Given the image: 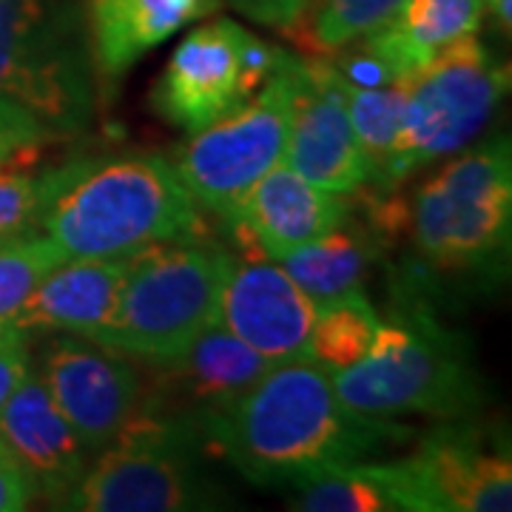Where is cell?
I'll return each mask as SVG.
<instances>
[{
	"label": "cell",
	"mask_w": 512,
	"mask_h": 512,
	"mask_svg": "<svg viewBox=\"0 0 512 512\" xmlns=\"http://www.w3.org/2000/svg\"><path fill=\"white\" fill-rule=\"evenodd\" d=\"M404 436L407 427L339 402L330 373L313 359H285L205 424L202 447L228 458L254 484L296 487Z\"/></svg>",
	"instance_id": "obj_1"
},
{
	"label": "cell",
	"mask_w": 512,
	"mask_h": 512,
	"mask_svg": "<svg viewBox=\"0 0 512 512\" xmlns=\"http://www.w3.org/2000/svg\"><path fill=\"white\" fill-rule=\"evenodd\" d=\"M40 225L66 256H131L160 242L205 239L200 205L160 154L69 163V180Z\"/></svg>",
	"instance_id": "obj_2"
},
{
	"label": "cell",
	"mask_w": 512,
	"mask_h": 512,
	"mask_svg": "<svg viewBox=\"0 0 512 512\" xmlns=\"http://www.w3.org/2000/svg\"><path fill=\"white\" fill-rule=\"evenodd\" d=\"M328 373L339 402L373 419H456L481 404V379L464 345L419 308L382 322L356 365Z\"/></svg>",
	"instance_id": "obj_3"
},
{
	"label": "cell",
	"mask_w": 512,
	"mask_h": 512,
	"mask_svg": "<svg viewBox=\"0 0 512 512\" xmlns=\"http://www.w3.org/2000/svg\"><path fill=\"white\" fill-rule=\"evenodd\" d=\"M83 0H0V94L52 137L92 123L97 103Z\"/></svg>",
	"instance_id": "obj_4"
},
{
	"label": "cell",
	"mask_w": 512,
	"mask_h": 512,
	"mask_svg": "<svg viewBox=\"0 0 512 512\" xmlns=\"http://www.w3.org/2000/svg\"><path fill=\"white\" fill-rule=\"evenodd\" d=\"M234 254L202 239L160 242L126 259V279L103 348L148 365L174 359L217 319Z\"/></svg>",
	"instance_id": "obj_5"
},
{
	"label": "cell",
	"mask_w": 512,
	"mask_h": 512,
	"mask_svg": "<svg viewBox=\"0 0 512 512\" xmlns=\"http://www.w3.org/2000/svg\"><path fill=\"white\" fill-rule=\"evenodd\" d=\"M421 259L441 274L501 271L510 254L512 154L495 137L441 165L410 211Z\"/></svg>",
	"instance_id": "obj_6"
},
{
	"label": "cell",
	"mask_w": 512,
	"mask_h": 512,
	"mask_svg": "<svg viewBox=\"0 0 512 512\" xmlns=\"http://www.w3.org/2000/svg\"><path fill=\"white\" fill-rule=\"evenodd\" d=\"M404 83L402 131L376 183L384 191L467 146L510 89V69L467 35L439 49Z\"/></svg>",
	"instance_id": "obj_7"
},
{
	"label": "cell",
	"mask_w": 512,
	"mask_h": 512,
	"mask_svg": "<svg viewBox=\"0 0 512 512\" xmlns=\"http://www.w3.org/2000/svg\"><path fill=\"white\" fill-rule=\"evenodd\" d=\"M200 436L183 424L137 416L97 453L80 484L57 510L72 512H183L222 507L202 476Z\"/></svg>",
	"instance_id": "obj_8"
},
{
	"label": "cell",
	"mask_w": 512,
	"mask_h": 512,
	"mask_svg": "<svg viewBox=\"0 0 512 512\" xmlns=\"http://www.w3.org/2000/svg\"><path fill=\"white\" fill-rule=\"evenodd\" d=\"M291 60L228 18L202 23L177 46L151 89L157 117L188 134L248 103L256 89Z\"/></svg>",
	"instance_id": "obj_9"
},
{
	"label": "cell",
	"mask_w": 512,
	"mask_h": 512,
	"mask_svg": "<svg viewBox=\"0 0 512 512\" xmlns=\"http://www.w3.org/2000/svg\"><path fill=\"white\" fill-rule=\"evenodd\" d=\"M293 57V55H291ZM291 63V60H288ZM288 63L237 111L191 134L174 168L200 208L228 222L251 185L285 157L291 74Z\"/></svg>",
	"instance_id": "obj_10"
},
{
	"label": "cell",
	"mask_w": 512,
	"mask_h": 512,
	"mask_svg": "<svg viewBox=\"0 0 512 512\" xmlns=\"http://www.w3.org/2000/svg\"><path fill=\"white\" fill-rule=\"evenodd\" d=\"M396 510L507 512L512 510V461L498 441L476 427H444L413 456L373 464Z\"/></svg>",
	"instance_id": "obj_11"
},
{
	"label": "cell",
	"mask_w": 512,
	"mask_h": 512,
	"mask_svg": "<svg viewBox=\"0 0 512 512\" xmlns=\"http://www.w3.org/2000/svg\"><path fill=\"white\" fill-rule=\"evenodd\" d=\"M271 365L276 362L211 322L183 353L151 365V379L143 382L140 413L183 424L202 441L205 424L251 390Z\"/></svg>",
	"instance_id": "obj_12"
},
{
	"label": "cell",
	"mask_w": 512,
	"mask_h": 512,
	"mask_svg": "<svg viewBox=\"0 0 512 512\" xmlns=\"http://www.w3.org/2000/svg\"><path fill=\"white\" fill-rule=\"evenodd\" d=\"M288 143L285 163L330 194H353L367 183V165L353 137L345 103L348 80L333 60L311 57L288 63Z\"/></svg>",
	"instance_id": "obj_13"
},
{
	"label": "cell",
	"mask_w": 512,
	"mask_h": 512,
	"mask_svg": "<svg viewBox=\"0 0 512 512\" xmlns=\"http://www.w3.org/2000/svg\"><path fill=\"white\" fill-rule=\"evenodd\" d=\"M40 379L86 453L106 450L140 416V373L123 353L92 339L72 333L55 339L43 353Z\"/></svg>",
	"instance_id": "obj_14"
},
{
	"label": "cell",
	"mask_w": 512,
	"mask_h": 512,
	"mask_svg": "<svg viewBox=\"0 0 512 512\" xmlns=\"http://www.w3.org/2000/svg\"><path fill=\"white\" fill-rule=\"evenodd\" d=\"M214 322L271 362L308 359L316 302L271 256H234Z\"/></svg>",
	"instance_id": "obj_15"
},
{
	"label": "cell",
	"mask_w": 512,
	"mask_h": 512,
	"mask_svg": "<svg viewBox=\"0 0 512 512\" xmlns=\"http://www.w3.org/2000/svg\"><path fill=\"white\" fill-rule=\"evenodd\" d=\"M342 194L308 183L285 160L268 168L242 197L237 214L225 222L245 248L282 259L293 248L336 231L348 220Z\"/></svg>",
	"instance_id": "obj_16"
},
{
	"label": "cell",
	"mask_w": 512,
	"mask_h": 512,
	"mask_svg": "<svg viewBox=\"0 0 512 512\" xmlns=\"http://www.w3.org/2000/svg\"><path fill=\"white\" fill-rule=\"evenodd\" d=\"M0 441L29 476L35 495L60 507L86 473V447L63 419L37 373L15 387L0 413Z\"/></svg>",
	"instance_id": "obj_17"
},
{
	"label": "cell",
	"mask_w": 512,
	"mask_h": 512,
	"mask_svg": "<svg viewBox=\"0 0 512 512\" xmlns=\"http://www.w3.org/2000/svg\"><path fill=\"white\" fill-rule=\"evenodd\" d=\"M128 256H69L40 279L12 325L23 333L60 330L103 342L126 279Z\"/></svg>",
	"instance_id": "obj_18"
},
{
	"label": "cell",
	"mask_w": 512,
	"mask_h": 512,
	"mask_svg": "<svg viewBox=\"0 0 512 512\" xmlns=\"http://www.w3.org/2000/svg\"><path fill=\"white\" fill-rule=\"evenodd\" d=\"M220 6L222 0H83L97 86L111 92L137 60Z\"/></svg>",
	"instance_id": "obj_19"
},
{
	"label": "cell",
	"mask_w": 512,
	"mask_h": 512,
	"mask_svg": "<svg viewBox=\"0 0 512 512\" xmlns=\"http://www.w3.org/2000/svg\"><path fill=\"white\" fill-rule=\"evenodd\" d=\"M484 9L487 0H407L396 18L359 40L402 83L447 43L476 35Z\"/></svg>",
	"instance_id": "obj_20"
},
{
	"label": "cell",
	"mask_w": 512,
	"mask_h": 512,
	"mask_svg": "<svg viewBox=\"0 0 512 512\" xmlns=\"http://www.w3.org/2000/svg\"><path fill=\"white\" fill-rule=\"evenodd\" d=\"M276 262H282V268L291 274L293 282L316 305H325L353 291H362V279L370 262V245L359 234L342 231L339 225L336 231L293 248L291 254Z\"/></svg>",
	"instance_id": "obj_21"
},
{
	"label": "cell",
	"mask_w": 512,
	"mask_h": 512,
	"mask_svg": "<svg viewBox=\"0 0 512 512\" xmlns=\"http://www.w3.org/2000/svg\"><path fill=\"white\" fill-rule=\"evenodd\" d=\"M379 328H382V319L362 291L325 302L316 308L308 359L325 370L356 365L370 350Z\"/></svg>",
	"instance_id": "obj_22"
},
{
	"label": "cell",
	"mask_w": 512,
	"mask_h": 512,
	"mask_svg": "<svg viewBox=\"0 0 512 512\" xmlns=\"http://www.w3.org/2000/svg\"><path fill=\"white\" fill-rule=\"evenodd\" d=\"M345 103L353 137L365 157L367 180L379 183L384 165L390 160L399 131H402L407 83L387 86H345Z\"/></svg>",
	"instance_id": "obj_23"
},
{
	"label": "cell",
	"mask_w": 512,
	"mask_h": 512,
	"mask_svg": "<svg viewBox=\"0 0 512 512\" xmlns=\"http://www.w3.org/2000/svg\"><path fill=\"white\" fill-rule=\"evenodd\" d=\"M404 3L407 0H313L305 18L288 32H299V40L319 55H336L390 23Z\"/></svg>",
	"instance_id": "obj_24"
},
{
	"label": "cell",
	"mask_w": 512,
	"mask_h": 512,
	"mask_svg": "<svg viewBox=\"0 0 512 512\" xmlns=\"http://www.w3.org/2000/svg\"><path fill=\"white\" fill-rule=\"evenodd\" d=\"M299 495L293 510L299 512H393L396 504L373 464H345L296 484Z\"/></svg>",
	"instance_id": "obj_25"
},
{
	"label": "cell",
	"mask_w": 512,
	"mask_h": 512,
	"mask_svg": "<svg viewBox=\"0 0 512 512\" xmlns=\"http://www.w3.org/2000/svg\"><path fill=\"white\" fill-rule=\"evenodd\" d=\"M69 259L49 237L15 234L0 239V328L12 325L40 279Z\"/></svg>",
	"instance_id": "obj_26"
},
{
	"label": "cell",
	"mask_w": 512,
	"mask_h": 512,
	"mask_svg": "<svg viewBox=\"0 0 512 512\" xmlns=\"http://www.w3.org/2000/svg\"><path fill=\"white\" fill-rule=\"evenodd\" d=\"M69 180V163L46 171H29L26 163L0 168V239L26 234L43 222L46 208Z\"/></svg>",
	"instance_id": "obj_27"
},
{
	"label": "cell",
	"mask_w": 512,
	"mask_h": 512,
	"mask_svg": "<svg viewBox=\"0 0 512 512\" xmlns=\"http://www.w3.org/2000/svg\"><path fill=\"white\" fill-rule=\"evenodd\" d=\"M49 137L52 134L40 126L35 114L0 94V168L12 163L32 165Z\"/></svg>",
	"instance_id": "obj_28"
},
{
	"label": "cell",
	"mask_w": 512,
	"mask_h": 512,
	"mask_svg": "<svg viewBox=\"0 0 512 512\" xmlns=\"http://www.w3.org/2000/svg\"><path fill=\"white\" fill-rule=\"evenodd\" d=\"M26 373H29L26 333L18 325H6L0 328V413L9 396L15 393V387L26 379Z\"/></svg>",
	"instance_id": "obj_29"
},
{
	"label": "cell",
	"mask_w": 512,
	"mask_h": 512,
	"mask_svg": "<svg viewBox=\"0 0 512 512\" xmlns=\"http://www.w3.org/2000/svg\"><path fill=\"white\" fill-rule=\"evenodd\" d=\"M228 3L245 18L288 32L293 23L305 18L313 0H228Z\"/></svg>",
	"instance_id": "obj_30"
},
{
	"label": "cell",
	"mask_w": 512,
	"mask_h": 512,
	"mask_svg": "<svg viewBox=\"0 0 512 512\" xmlns=\"http://www.w3.org/2000/svg\"><path fill=\"white\" fill-rule=\"evenodd\" d=\"M32 498H35L32 481L0 441V512L26 510L32 504Z\"/></svg>",
	"instance_id": "obj_31"
},
{
	"label": "cell",
	"mask_w": 512,
	"mask_h": 512,
	"mask_svg": "<svg viewBox=\"0 0 512 512\" xmlns=\"http://www.w3.org/2000/svg\"><path fill=\"white\" fill-rule=\"evenodd\" d=\"M493 18L498 20V26H504V32H510L512 26V0H487Z\"/></svg>",
	"instance_id": "obj_32"
}]
</instances>
